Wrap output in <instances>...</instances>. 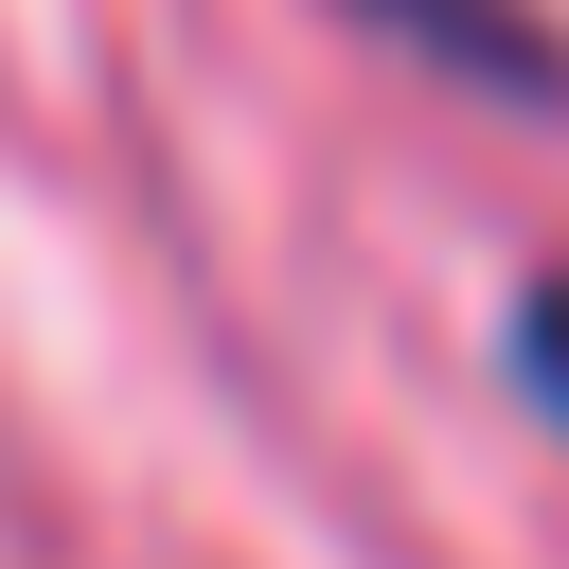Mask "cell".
<instances>
[{"instance_id": "obj_1", "label": "cell", "mask_w": 569, "mask_h": 569, "mask_svg": "<svg viewBox=\"0 0 569 569\" xmlns=\"http://www.w3.org/2000/svg\"><path fill=\"white\" fill-rule=\"evenodd\" d=\"M409 53H445V71H516V89H551V36L516 18V0H373Z\"/></svg>"}, {"instance_id": "obj_2", "label": "cell", "mask_w": 569, "mask_h": 569, "mask_svg": "<svg viewBox=\"0 0 569 569\" xmlns=\"http://www.w3.org/2000/svg\"><path fill=\"white\" fill-rule=\"evenodd\" d=\"M516 373H533V391L569 409V284H533V320H516Z\"/></svg>"}]
</instances>
